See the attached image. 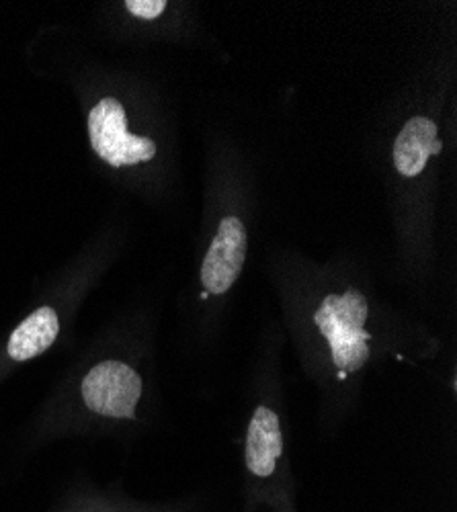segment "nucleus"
Instances as JSON below:
<instances>
[{"mask_svg":"<svg viewBox=\"0 0 457 512\" xmlns=\"http://www.w3.org/2000/svg\"><path fill=\"white\" fill-rule=\"evenodd\" d=\"M246 230L238 218L222 220L216 238L210 244L205 259L201 263V297L224 295L232 289L242 273L246 259Z\"/></svg>","mask_w":457,"mask_h":512,"instance_id":"nucleus-5","label":"nucleus"},{"mask_svg":"<svg viewBox=\"0 0 457 512\" xmlns=\"http://www.w3.org/2000/svg\"><path fill=\"white\" fill-rule=\"evenodd\" d=\"M367 320V297L355 287H347L343 293H328L312 314L339 381L359 373L371 359L373 334L365 328Z\"/></svg>","mask_w":457,"mask_h":512,"instance_id":"nucleus-2","label":"nucleus"},{"mask_svg":"<svg viewBox=\"0 0 457 512\" xmlns=\"http://www.w3.org/2000/svg\"><path fill=\"white\" fill-rule=\"evenodd\" d=\"M89 138L95 154L113 168L134 166L156 156V144L128 132V117L123 105L113 99H101L89 113Z\"/></svg>","mask_w":457,"mask_h":512,"instance_id":"nucleus-3","label":"nucleus"},{"mask_svg":"<svg viewBox=\"0 0 457 512\" xmlns=\"http://www.w3.org/2000/svg\"><path fill=\"white\" fill-rule=\"evenodd\" d=\"M60 334V318L52 306H41L29 314L11 334L7 353L13 361L23 363L44 355Z\"/></svg>","mask_w":457,"mask_h":512,"instance_id":"nucleus-7","label":"nucleus"},{"mask_svg":"<svg viewBox=\"0 0 457 512\" xmlns=\"http://www.w3.org/2000/svg\"><path fill=\"white\" fill-rule=\"evenodd\" d=\"M441 150V142L437 140V125L429 117H412L402 127V132L394 144V164L402 177L421 175L429 156Z\"/></svg>","mask_w":457,"mask_h":512,"instance_id":"nucleus-6","label":"nucleus"},{"mask_svg":"<svg viewBox=\"0 0 457 512\" xmlns=\"http://www.w3.org/2000/svg\"><path fill=\"white\" fill-rule=\"evenodd\" d=\"M126 9L142 21H154L166 11V3L164 0H128Z\"/></svg>","mask_w":457,"mask_h":512,"instance_id":"nucleus-8","label":"nucleus"},{"mask_svg":"<svg viewBox=\"0 0 457 512\" xmlns=\"http://www.w3.org/2000/svg\"><path fill=\"white\" fill-rule=\"evenodd\" d=\"M281 416L267 404H259L248 420L244 441L246 494L242 512H298V492L283 465Z\"/></svg>","mask_w":457,"mask_h":512,"instance_id":"nucleus-1","label":"nucleus"},{"mask_svg":"<svg viewBox=\"0 0 457 512\" xmlns=\"http://www.w3.org/2000/svg\"><path fill=\"white\" fill-rule=\"evenodd\" d=\"M82 400L85 406L107 418H136L142 400L144 383L140 373L121 361H103L82 379Z\"/></svg>","mask_w":457,"mask_h":512,"instance_id":"nucleus-4","label":"nucleus"}]
</instances>
